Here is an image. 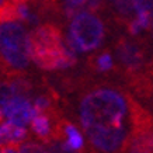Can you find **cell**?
<instances>
[{
	"instance_id": "cell-1",
	"label": "cell",
	"mask_w": 153,
	"mask_h": 153,
	"mask_svg": "<svg viewBox=\"0 0 153 153\" xmlns=\"http://www.w3.org/2000/svg\"><path fill=\"white\" fill-rule=\"evenodd\" d=\"M131 98L114 88H97L80 102V121L88 140L102 153H118L126 148L131 131Z\"/></svg>"
},
{
	"instance_id": "cell-2",
	"label": "cell",
	"mask_w": 153,
	"mask_h": 153,
	"mask_svg": "<svg viewBox=\"0 0 153 153\" xmlns=\"http://www.w3.org/2000/svg\"><path fill=\"white\" fill-rule=\"evenodd\" d=\"M30 58L41 69H66L76 63L74 51L63 41L60 30L53 24H44L28 34Z\"/></svg>"
},
{
	"instance_id": "cell-3",
	"label": "cell",
	"mask_w": 153,
	"mask_h": 153,
	"mask_svg": "<svg viewBox=\"0 0 153 153\" xmlns=\"http://www.w3.org/2000/svg\"><path fill=\"white\" fill-rule=\"evenodd\" d=\"M0 56L9 68L21 70L30 63L28 33L19 21L0 23Z\"/></svg>"
},
{
	"instance_id": "cell-4",
	"label": "cell",
	"mask_w": 153,
	"mask_h": 153,
	"mask_svg": "<svg viewBox=\"0 0 153 153\" xmlns=\"http://www.w3.org/2000/svg\"><path fill=\"white\" fill-rule=\"evenodd\" d=\"M104 38V24L94 13L83 11L70 23L68 44L72 49L82 52L93 51Z\"/></svg>"
},
{
	"instance_id": "cell-5",
	"label": "cell",
	"mask_w": 153,
	"mask_h": 153,
	"mask_svg": "<svg viewBox=\"0 0 153 153\" xmlns=\"http://www.w3.org/2000/svg\"><path fill=\"white\" fill-rule=\"evenodd\" d=\"M3 115L9 118L10 124L24 128L28 122L33 121V118L37 115V112H35V108L27 97L20 96V97H16L9 102V105L6 107L4 111H3Z\"/></svg>"
},
{
	"instance_id": "cell-6",
	"label": "cell",
	"mask_w": 153,
	"mask_h": 153,
	"mask_svg": "<svg viewBox=\"0 0 153 153\" xmlns=\"http://www.w3.org/2000/svg\"><path fill=\"white\" fill-rule=\"evenodd\" d=\"M30 91V83L21 77H10L0 80V115H3L4 108L16 97H27Z\"/></svg>"
},
{
	"instance_id": "cell-7",
	"label": "cell",
	"mask_w": 153,
	"mask_h": 153,
	"mask_svg": "<svg viewBox=\"0 0 153 153\" xmlns=\"http://www.w3.org/2000/svg\"><path fill=\"white\" fill-rule=\"evenodd\" d=\"M117 53L120 56V60L128 69V72H136L143 65V51L132 41L121 39L117 45Z\"/></svg>"
},
{
	"instance_id": "cell-8",
	"label": "cell",
	"mask_w": 153,
	"mask_h": 153,
	"mask_svg": "<svg viewBox=\"0 0 153 153\" xmlns=\"http://www.w3.org/2000/svg\"><path fill=\"white\" fill-rule=\"evenodd\" d=\"M27 136V132L24 128L16 126L10 122H4L0 125V145H14L17 146L20 142H23Z\"/></svg>"
},
{
	"instance_id": "cell-9",
	"label": "cell",
	"mask_w": 153,
	"mask_h": 153,
	"mask_svg": "<svg viewBox=\"0 0 153 153\" xmlns=\"http://www.w3.org/2000/svg\"><path fill=\"white\" fill-rule=\"evenodd\" d=\"M60 131H62V135L66 138L65 143L70 150L79 152L80 149L83 148V138H82L80 132L77 131V128L74 125L62 121V124H60Z\"/></svg>"
},
{
	"instance_id": "cell-10",
	"label": "cell",
	"mask_w": 153,
	"mask_h": 153,
	"mask_svg": "<svg viewBox=\"0 0 153 153\" xmlns=\"http://www.w3.org/2000/svg\"><path fill=\"white\" fill-rule=\"evenodd\" d=\"M45 149L48 150V153H77V152L70 150V149L66 146L65 142H62L60 139L48 142V148H45Z\"/></svg>"
},
{
	"instance_id": "cell-11",
	"label": "cell",
	"mask_w": 153,
	"mask_h": 153,
	"mask_svg": "<svg viewBox=\"0 0 153 153\" xmlns=\"http://www.w3.org/2000/svg\"><path fill=\"white\" fill-rule=\"evenodd\" d=\"M96 63H97V68L98 70H101V72H107V70L112 69V58L110 53H101V55L97 58L96 60Z\"/></svg>"
},
{
	"instance_id": "cell-12",
	"label": "cell",
	"mask_w": 153,
	"mask_h": 153,
	"mask_svg": "<svg viewBox=\"0 0 153 153\" xmlns=\"http://www.w3.org/2000/svg\"><path fill=\"white\" fill-rule=\"evenodd\" d=\"M19 153H48V150L44 146H41V145L30 142V143L23 145L19 149Z\"/></svg>"
},
{
	"instance_id": "cell-13",
	"label": "cell",
	"mask_w": 153,
	"mask_h": 153,
	"mask_svg": "<svg viewBox=\"0 0 153 153\" xmlns=\"http://www.w3.org/2000/svg\"><path fill=\"white\" fill-rule=\"evenodd\" d=\"M0 153H19V148L14 145H4L0 148Z\"/></svg>"
},
{
	"instance_id": "cell-14",
	"label": "cell",
	"mask_w": 153,
	"mask_h": 153,
	"mask_svg": "<svg viewBox=\"0 0 153 153\" xmlns=\"http://www.w3.org/2000/svg\"><path fill=\"white\" fill-rule=\"evenodd\" d=\"M1 118H3V117H1V115H0V122H1Z\"/></svg>"
},
{
	"instance_id": "cell-15",
	"label": "cell",
	"mask_w": 153,
	"mask_h": 153,
	"mask_svg": "<svg viewBox=\"0 0 153 153\" xmlns=\"http://www.w3.org/2000/svg\"><path fill=\"white\" fill-rule=\"evenodd\" d=\"M1 3H3V1H0V6H1Z\"/></svg>"
}]
</instances>
